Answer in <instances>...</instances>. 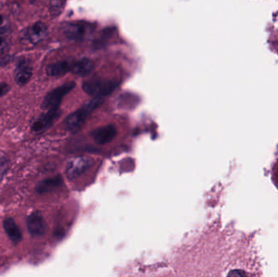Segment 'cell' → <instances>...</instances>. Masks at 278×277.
<instances>
[{"label": "cell", "mask_w": 278, "mask_h": 277, "mask_svg": "<svg viewBox=\"0 0 278 277\" xmlns=\"http://www.w3.org/2000/svg\"><path fill=\"white\" fill-rule=\"evenodd\" d=\"M102 103V99L94 98L93 100L86 103L82 108L76 110L75 112L65 118L64 121L65 129L71 133L79 131L84 125L89 116H91L94 111Z\"/></svg>", "instance_id": "1"}, {"label": "cell", "mask_w": 278, "mask_h": 277, "mask_svg": "<svg viewBox=\"0 0 278 277\" xmlns=\"http://www.w3.org/2000/svg\"><path fill=\"white\" fill-rule=\"evenodd\" d=\"M118 86L119 82L115 80L94 79L85 82L82 89L90 96L102 99L111 95Z\"/></svg>", "instance_id": "2"}, {"label": "cell", "mask_w": 278, "mask_h": 277, "mask_svg": "<svg viewBox=\"0 0 278 277\" xmlns=\"http://www.w3.org/2000/svg\"><path fill=\"white\" fill-rule=\"evenodd\" d=\"M75 86L76 84L74 82H67L48 92L44 97V101L42 103V109L47 111V110L60 108L64 98L71 92L75 88Z\"/></svg>", "instance_id": "3"}, {"label": "cell", "mask_w": 278, "mask_h": 277, "mask_svg": "<svg viewBox=\"0 0 278 277\" xmlns=\"http://www.w3.org/2000/svg\"><path fill=\"white\" fill-rule=\"evenodd\" d=\"M93 27L87 22H67L61 26L63 35L72 41H81L92 32Z\"/></svg>", "instance_id": "4"}, {"label": "cell", "mask_w": 278, "mask_h": 277, "mask_svg": "<svg viewBox=\"0 0 278 277\" xmlns=\"http://www.w3.org/2000/svg\"><path fill=\"white\" fill-rule=\"evenodd\" d=\"M62 112L60 108L45 111L33 122L31 132L36 134H41L49 129L54 123L61 117Z\"/></svg>", "instance_id": "5"}, {"label": "cell", "mask_w": 278, "mask_h": 277, "mask_svg": "<svg viewBox=\"0 0 278 277\" xmlns=\"http://www.w3.org/2000/svg\"><path fill=\"white\" fill-rule=\"evenodd\" d=\"M26 223L29 233L33 237H40L44 236L48 232V223L41 211H35L31 212L27 217Z\"/></svg>", "instance_id": "6"}, {"label": "cell", "mask_w": 278, "mask_h": 277, "mask_svg": "<svg viewBox=\"0 0 278 277\" xmlns=\"http://www.w3.org/2000/svg\"><path fill=\"white\" fill-rule=\"evenodd\" d=\"M94 161L90 157H76L70 159L65 169V173L68 178L70 180L77 178L78 176L91 168Z\"/></svg>", "instance_id": "7"}, {"label": "cell", "mask_w": 278, "mask_h": 277, "mask_svg": "<svg viewBox=\"0 0 278 277\" xmlns=\"http://www.w3.org/2000/svg\"><path fill=\"white\" fill-rule=\"evenodd\" d=\"M33 76V66L28 59L20 58L14 70V80L17 85L25 86L28 84Z\"/></svg>", "instance_id": "8"}, {"label": "cell", "mask_w": 278, "mask_h": 277, "mask_svg": "<svg viewBox=\"0 0 278 277\" xmlns=\"http://www.w3.org/2000/svg\"><path fill=\"white\" fill-rule=\"evenodd\" d=\"M48 35V27L44 22H37L26 29L24 39L32 45H37L45 40Z\"/></svg>", "instance_id": "9"}, {"label": "cell", "mask_w": 278, "mask_h": 277, "mask_svg": "<svg viewBox=\"0 0 278 277\" xmlns=\"http://www.w3.org/2000/svg\"><path fill=\"white\" fill-rule=\"evenodd\" d=\"M117 128L113 125H105L99 127L93 130L91 136L97 144L105 145L112 142L117 135Z\"/></svg>", "instance_id": "10"}, {"label": "cell", "mask_w": 278, "mask_h": 277, "mask_svg": "<svg viewBox=\"0 0 278 277\" xmlns=\"http://www.w3.org/2000/svg\"><path fill=\"white\" fill-rule=\"evenodd\" d=\"M64 185V179L61 175L51 176L39 181L35 186V191L39 194H45L54 191Z\"/></svg>", "instance_id": "11"}, {"label": "cell", "mask_w": 278, "mask_h": 277, "mask_svg": "<svg viewBox=\"0 0 278 277\" xmlns=\"http://www.w3.org/2000/svg\"><path fill=\"white\" fill-rule=\"evenodd\" d=\"M3 227L5 229V233L9 236L13 245H18L22 241L23 235H22V230L13 218L12 217L5 218L3 221Z\"/></svg>", "instance_id": "12"}, {"label": "cell", "mask_w": 278, "mask_h": 277, "mask_svg": "<svg viewBox=\"0 0 278 277\" xmlns=\"http://www.w3.org/2000/svg\"><path fill=\"white\" fill-rule=\"evenodd\" d=\"M73 63L74 61L72 60H65V61L53 63L47 66L46 73L52 78L62 77L67 74L69 72H71Z\"/></svg>", "instance_id": "13"}, {"label": "cell", "mask_w": 278, "mask_h": 277, "mask_svg": "<svg viewBox=\"0 0 278 277\" xmlns=\"http://www.w3.org/2000/svg\"><path fill=\"white\" fill-rule=\"evenodd\" d=\"M94 69V63L87 58L81 59L79 61H74L72 67V73L76 75L84 77L88 75Z\"/></svg>", "instance_id": "14"}, {"label": "cell", "mask_w": 278, "mask_h": 277, "mask_svg": "<svg viewBox=\"0 0 278 277\" xmlns=\"http://www.w3.org/2000/svg\"><path fill=\"white\" fill-rule=\"evenodd\" d=\"M65 0H49L50 12L53 17H58L62 13Z\"/></svg>", "instance_id": "15"}, {"label": "cell", "mask_w": 278, "mask_h": 277, "mask_svg": "<svg viewBox=\"0 0 278 277\" xmlns=\"http://www.w3.org/2000/svg\"><path fill=\"white\" fill-rule=\"evenodd\" d=\"M11 167V159L9 157H0V183L2 182Z\"/></svg>", "instance_id": "16"}, {"label": "cell", "mask_w": 278, "mask_h": 277, "mask_svg": "<svg viewBox=\"0 0 278 277\" xmlns=\"http://www.w3.org/2000/svg\"><path fill=\"white\" fill-rule=\"evenodd\" d=\"M9 28V25L7 24L6 18H5V16L0 14V35L6 34Z\"/></svg>", "instance_id": "17"}, {"label": "cell", "mask_w": 278, "mask_h": 277, "mask_svg": "<svg viewBox=\"0 0 278 277\" xmlns=\"http://www.w3.org/2000/svg\"><path fill=\"white\" fill-rule=\"evenodd\" d=\"M10 89H11L10 86L5 83V82L0 83V98L6 95L10 91Z\"/></svg>", "instance_id": "18"}, {"label": "cell", "mask_w": 278, "mask_h": 277, "mask_svg": "<svg viewBox=\"0 0 278 277\" xmlns=\"http://www.w3.org/2000/svg\"><path fill=\"white\" fill-rule=\"evenodd\" d=\"M7 48V42L5 38L0 36V54L5 51V48Z\"/></svg>", "instance_id": "19"}]
</instances>
